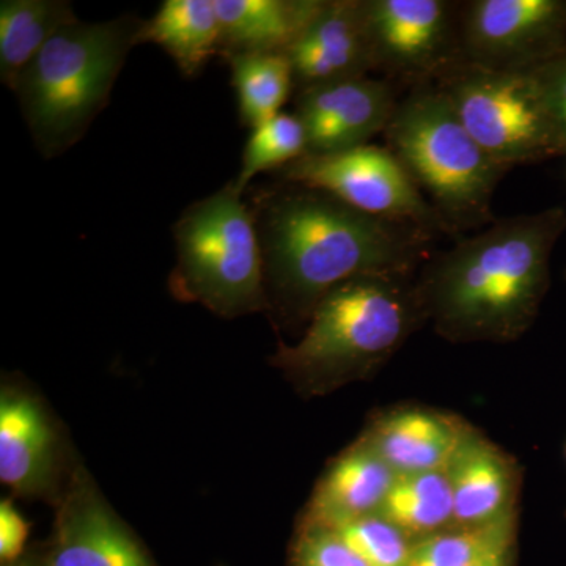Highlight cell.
Wrapping results in <instances>:
<instances>
[{"instance_id":"obj_1","label":"cell","mask_w":566,"mask_h":566,"mask_svg":"<svg viewBox=\"0 0 566 566\" xmlns=\"http://www.w3.org/2000/svg\"><path fill=\"white\" fill-rule=\"evenodd\" d=\"M268 304L283 326L308 322L338 283L365 274L416 275L438 234L356 210L337 197L285 185L255 199Z\"/></svg>"},{"instance_id":"obj_2","label":"cell","mask_w":566,"mask_h":566,"mask_svg":"<svg viewBox=\"0 0 566 566\" xmlns=\"http://www.w3.org/2000/svg\"><path fill=\"white\" fill-rule=\"evenodd\" d=\"M564 208L495 219L433 253L416 275L436 333L453 344H510L534 326L551 286Z\"/></svg>"},{"instance_id":"obj_3","label":"cell","mask_w":566,"mask_h":566,"mask_svg":"<svg viewBox=\"0 0 566 566\" xmlns=\"http://www.w3.org/2000/svg\"><path fill=\"white\" fill-rule=\"evenodd\" d=\"M416 275L365 274L338 283L315 305L304 337L296 345L281 342L271 365L305 400L374 378L428 323Z\"/></svg>"},{"instance_id":"obj_4","label":"cell","mask_w":566,"mask_h":566,"mask_svg":"<svg viewBox=\"0 0 566 566\" xmlns=\"http://www.w3.org/2000/svg\"><path fill=\"white\" fill-rule=\"evenodd\" d=\"M144 22L132 14L74 22L55 33L21 74L14 93L44 158L70 150L107 106Z\"/></svg>"},{"instance_id":"obj_5","label":"cell","mask_w":566,"mask_h":566,"mask_svg":"<svg viewBox=\"0 0 566 566\" xmlns=\"http://www.w3.org/2000/svg\"><path fill=\"white\" fill-rule=\"evenodd\" d=\"M385 137L453 241L495 221L494 192L510 170L480 147L438 85L412 87Z\"/></svg>"},{"instance_id":"obj_6","label":"cell","mask_w":566,"mask_h":566,"mask_svg":"<svg viewBox=\"0 0 566 566\" xmlns=\"http://www.w3.org/2000/svg\"><path fill=\"white\" fill-rule=\"evenodd\" d=\"M174 238V297L227 319L270 311L255 214L232 182L186 208Z\"/></svg>"},{"instance_id":"obj_7","label":"cell","mask_w":566,"mask_h":566,"mask_svg":"<svg viewBox=\"0 0 566 566\" xmlns=\"http://www.w3.org/2000/svg\"><path fill=\"white\" fill-rule=\"evenodd\" d=\"M465 129L506 170L566 156L534 71L463 65L438 82Z\"/></svg>"},{"instance_id":"obj_8","label":"cell","mask_w":566,"mask_h":566,"mask_svg":"<svg viewBox=\"0 0 566 566\" xmlns=\"http://www.w3.org/2000/svg\"><path fill=\"white\" fill-rule=\"evenodd\" d=\"M275 174L285 185L331 193L367 214L449 237L438 212L387 147L368 144L329 155L305 153Z\"/></svg>"},{"instance_id":"obj_9","label":"cell","mask_w":566,"mask_h":566,"mask_svg":"<svg viewBox=\"0 0 566 566\" xmlns=\"http://www.w3.org/2000/svg\"><path fill=\"white\" fill-rule=\"evenodd\" d=\"M464 2L364 0L375 71L412 87L438 84L463 66Z\"/></svg>"},{"instance_id":"obj_10","label":"cell","mask_w":566,"mask_h":566,"mask_svg":"<svg viewBox=\"0 0 566 566\" xmlns=\"http://www.w3.org/2000/svg\"><path fill=\"white\" fill-rule=\"evenodd\" d=\"M463 63L535 71L566 54V0H471L461 21Z\"/></svg>"},{"instance_id":"obj_11","label":"cell","mask_w":566,"mask_h":566,"mask_svg":"<svg viewBox=\"0 0 566 566\" xmlns=\"http://www.w3.org/2000/svg\"><path fill=\"white\" fill-rule=\"evenodd\" d=\"M40 566H156L82 465L57 499L54 534Z\"/></svg>"},{"instance_id":"obj_12","label":"cell","mask_w":566,"mask_h":566,"mask_svg":"<svg viewBox=\"0 0 566 566\" xmlns=\"http://www.w3.org/2000/svg\"><path fill=\"white\" fill-rule=\"evenodd\" d=\"M400 99L389 81L357 77L296 92L294 115L303 123L308 155L364 147L385 133Z\"/></svg>"},{"instance_id":"obj_13","label":"cell","mask_w":566,"mask_h":566,"mask_svg":"<svg viewBox=\"0 0 566 566\" xmlns=\"http://www.w3.org/2000/svg\"><path fill=\"white\" fill-rule=\"evenodd\" d=\"M294 91L357 80L375 71L364 0H324L289 51Z\"/></svg>"},{"instance_id":"obj_14","label":"cell","mask_w":566,"mask_h":566,"mask_svg":"<svg viewBox=\"0 0 566 566\" xmlns=\"http://www.w3.org/2000/svg\"><path fill=\"white\" fill-rule=\"evenodd\" d=\"M446 472L455 527L486 526L520 515L523 465L474 424L465 427Z\"/></svg>"},{"instance_id":"obj_15","label":"cell","mask_w":566,"mask_h":566,"mask_svg":"<svg viewBox=\"0 0 566 566\" xmlns=\"http://www.w3.org/2000/svg\"><path fill=\"white\" fill-rule=\"evenodd\" d=\"M0 480L21 497L57 502L62 493L54 427L39 400L13 387L0 395Z\"/></svg>"},{"instance_id":"obj_16","label":"cell","mask_w":566,"mask_h":566,"mask_svg":"<svg viewBox=\"0 0 566 566\" xmlns=\"http://www.w3.org/2000/svg\"><path fill=\"white\" fill-rule=\"evenodd\" d=\"M468 420L430 406L401 403L376 409L360 438L397 475L446 471Z\"/></svg>"},{"instance_id":"obj_17","label":"cell","mask_w":566,"mask_h":566,"mask_svg":"<svg viewBox=\"0 0 566 566\" xmlns=\"http://www.w3.org/2000/svg\"><path fill=\"white\" fill-rule=\"evenodd\" d=\"M397 474L363 438L326 465L296 526L338 528L376 515Z\"/></svg>"},{"instance_id":"obj_18","label":"cell","mask_w":566,"mask_h":566,"mask_svg":"<svg viewBox=\"0 0 566 566\" xmlns=\"http://www.w3.org/2000/svg\"><path fill=\"white\" fill-rule=\"evenodd\" d=\"M324 0H214L221 21L219 54L286 52Z\"/></svg>"},{"instance_id":"obj_19","label":"cell","mask_w":566,"mask_h":566,"mask_svg":"<svg viewBox=\"0 0 566 566\" xmlns=\"http://www.w3.org/2000/svg\"><path fill=\"white\" fill-rule=\"evenodd\" d=\"M144 43L158 44L185 76H196L221 48L214 0H166L142 25L139 44Z\"/></svg>"},{"instance_id":"obj_20","label":"cell","mask_w":566,"mask_h":566,"mask_svg":"<svg viewBox=\"0 0 566 566\" xmlns=\"http://www.w3.org/2000/svg\"><path fill=\"white\" fill-rule=\"evenodd\" d=\"M66 0L0 2V81L11 92L33 59L61 29L77 22Z\"/></svg>"},{"instance_id":"obj_21","label":"cell","mask_w":566,"mask_h":566,"mask_svg":"<svg viewBox=\"0 0 566 566\" xmlns=\"http://www.w3.org/2000/svg\"><path fill=\"white\" fill-rule=\"evenodd\" d=\"M376 515L390 521L415 545L455 527L452 486L447 472L397 475Z\"/></svg>"},{"instance_id":"obj_22","label":"cell","mask_w":566,"mask_h":566,"mask_svg":"<svg viewBox=\"0 0 566 566\" xmlns=\"http://www.w3.org/2000/svg\"><path fill=\"white\" fill-rule=\"evenodd\" d=\"M243 125L256 126L282 114L294 91L293 69L285 52L238 54L227 59Z\"/></svg>"},{"instance_id":"obj_23","label":"cell","mask_w":566,"mask_h":566,"mask_svg":"<svg viewBox=\"0 0 566 566\" xmlns=\"http://www.w3.org/2000/svg\"><path fill=\"white\" fill-rule=\"evenodd\" d=\"M520 515L475 527H452L416 543L408 566H471L517 547Z\"/></svg>"},{"instance_id":"obj_24","label":"cell","mask_w":566,"mask_h":566,"mask_svg":"<svg viewBox=\"0 0 566 566\" xmlns=\"http://www.w3.org/2000/svg\"><path fill=\"white\" fill-rule=\"evenodd\" d=\"M307 151L303 123L294 114L282 112L270 122L256 126L243 153L240 174L232 181L244 193L249 182L259 174L283 169Z\"/></svg>"},{"instance_id":"obj_25","label":"cell","mask_w":566,"mask_h":566,"mask_svg":"<svg viewBox=\"0 0 566 566\" xmlns=\"http://www.w3.org/2000/svg\"><path fill=\"white\" fill-rule=\"evenodd\" d=\"M334 531L371 566H408L415 549L400 528L379 515L360 517Z\"/></svg>"},{"instance_id":"obj_26","label":"cell","mask_w":566,"mask_h":566,"mask_svg":"<svg viewBox=\"0 0 566 566\" xmlns=\"http://www.w3.org/2000/svg\"><path fill=\"white\" fill-rule=\"evenodd\" d=\"M289 566H371L331 528L296 526Z\"/></svg>"},{"instance_id":"obj_27","label":"cell","mask_w":566,"mask_h":566,"mask_svg":"<svg viewBox=\"0 0 566 566\" xmlns=\"http://www.w3.org/2000/svg\"><path fill=\"white\" fill-rule=\"evenodd\" d=\"M543 96L566 140V54L534 71Z\"/></svg>"},{"instance_id":"obj_28","label":"cell","mask_w":566,"mask_h":566,"mask_svg":"<svg viewBox=\"0 0 566 566\" xmlns=\"http://www.w3.org/2000/svg\"><path fill=\"white\" fill-rule=\"evenodd\" d=\"M29 531L31 526L20 510L9 499H3L0 502V558L3 565L20 560Z\"/></svg>"},{"instance_id":"obj_29","label":"cell","mask_w":566,"mask_h":566,"mask_svg":"<svg viewBox=\"0 0 566 566\" xmlns=\"http://www.w3.org/2000/svg\"><path fill=\"white\" fill-rule=\"evenodd\" d=\"M516 560L517 547H513V549L504 551V553L483 558V560L471 566H516Z\"/></svg>"},{"instance_id":"obj_30","label":"cell","mask_w":566,"mask_h":566,"mask_svg":"<svg viewBox=\"0 0 566 566\" xmlns=\"http://www.w3.org/2000/svg\"><path fill=\"white\" fill-rule=\"evenodd\" d=\"M3 566H40L39 562L32 560V558H20L18 562H13V564H7Z\"/></svg>"},{"instance_id":"obj_31","label":"cell","mask_w":566,"mask_h":566,"mask_svg":"<svg viewBox=\"0 0 566 566\" xmlns=\"http://www.w3.org/2000/svg\"><path fill=\"white\" fill-rule=\"evenodd\" d=\"M564 452H565V458H566V442H565V449H564Z\"/></svg>"}]
</instances>
